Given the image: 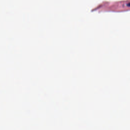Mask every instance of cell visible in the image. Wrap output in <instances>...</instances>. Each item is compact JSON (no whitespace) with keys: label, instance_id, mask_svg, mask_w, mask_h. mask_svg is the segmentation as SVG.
<instances>
[{"label":"cell","instance_id":"obj_1","mask_svg":"<svg viewBox=\"0 0 130 130\" xmlns=\"http://www.w3.org/2000/svg\"><path fill=\"white\" fill-rule=\"evenodd\" d=\"M127 6L128 7H130V3L127 4Z\"/></svg>","mask_w":130,"mask_h":130}]
</instances>
